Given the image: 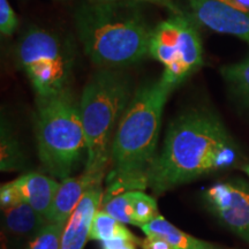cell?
<instances>
[{"mask_svg":"<svg viewBox=\"0 0 249 249\" xmlns=\"http://www.w3.org/2000/svg\"><path fill=\"white\" fill-rule=\"evenodd\" d=\"M240 160V150L219 117L205 108H191L170 124L148 188L161 195L202 177L234 169Z\"/></svg>","mask_w":249,"mask_h":249,"instance_id":"cell-1","label":"cell"},{"mask_svg":"<svg viewBox=\"0 0 249 249\" xmlns=\"http://www.w3.org/2000/svg\"><path fill=\"white\" fill-rule=\"evenodd\" d=\"M174 88L154 81L130 99L114 135L103 201L120 193L144 191L156 160L164 107Z\"/></svg>","mask_w":249,"mask_h":249,"instance_id":"cell-2","label":"cell"},{"mask_svg":"<svg viewBox=\"0 0 249 249\" xmlns=\"http://www.w3.org/2000/svg\"><path fill=\"white\" fill-rule=\"evenodd\" d=\"M75 23L86 54L97 66H129L149 55L152 29L133 1H90L77 9Z\"/></svg>","mask_w":249,"mask_h":249,"instance_id":"cell-3","label":"cell"},{"mask_svg":"<svg viewBox=\"0 0 249 249\" xmlns=\"http://www.w3.org/2000/svg\"><path fill=\"white\" fill-rule=\"evenodd\" d=\"M132 86L124 74L103 68L92 75L80 99V113L87 141L83 174L102 186L108 172L118 124L132 99Z\"/></svg>","mask_w":249,"mask_h":249,"instance_id":"cell-4","label":"cell"},{"mask_svg":"<svg viewBox=\"0 0 249 249\" xmlns=\"http://www.w3.org/2000/svg\"><path fill=\"white\" fill-rule=\"evenodd\" d=\"M35 134L40 164L52 178L64 180L86 165L87 141L80 103L70 90L37 97Z\"/></svg>","mask_w":249,"mask_h":249,"instance_id":"cell-5","label":"cell"},{"mask_svg":"<svg viewBox=\"0 0 249 249\" xmlns=\"http://www.w3.org/2000/svg\"><path fill=\"white\" fill-rule=\"evenodd\" d=\"M15 54L37 97H51L68 90L73 60L68 46L57 35L30 28L18 40Z\"/></svg>","mask_w":249,"mask_h":249,"instance_id":"cell-6","label":"cell"},{"mask_svg":"<svg viewBox=\"0 0 249 249\" xmlns=\"http://www.w3.org/2000/svg\"><path fill=\"white\" fill-rule=\"evenodd\" d=\"M149 55L164 65L160 79L176 88L203 64L200 34L188 18L174 14L152 29Z\"/></svg>","mask_w":249,"mask_h":249,"instance_id":"cell-7","label":"cell"},{"mask_svg":"<svg viewBox=\"0 0 249 249\" xmlns=\"http://www.w3.org/2000/svg\"><path fill=\"white\" fill-rule=\"evenodd\" d=\"M203 200L219 222L249 242V183L241 179L218 181L205 189Z\"/></svg>","mask_w":249,"mask_h":249,"instance_id":"cell-8","label":"cell"},{"mask_svg":"<svg viewBox=\"0 0 249 249\" xmlns=\"http://www.w3.org/2000/svg\"><path fill=\"white\" fill-rule=\"evenodd\" d=\"M59 183L52 177L39 172H28L4 183L0 188L1 208L18 201L27 202L48 219Z\"/></svg>","mask_w":249,"mask_h":249,"instance_id":"cell-9","label":"cell"},{"mask_svg":"<svg viewBox=\"0 0 249 249\" xmlns=\"http://www.w3.org/2000/svg\"><path fill=\"white\" fill-rule=\"evenodd\" d=\"M196 20L209 29L233 35L249 44V12L240 11L220 0H188Z\"/></svg>","mask_w":249,"mask_h":249,"instance_id":"cell-10","label":"cell"},{"mask_svg":"<svg viewBox=\"0 0 249 249\" xmlns=\"http://www.w3.org/2000/svg\"><path fill=\"white\" fill-rule=\"evenodd\" d=\"M101 209L123 224H130L141 229L160 214L155 197L143 191L120 193L103 201Z\"/></svg>","mask_w":249,"mask_h":249,"instance_id":"cell-11","label":"cell"},{"mask_svg":"<svg viewBox=\"0 0 249 249\" xmlns=\"http://www.w3.org/2000/svg\"><path fill=\"white\" fill-rule=\"evenodd\" d=\"M104 191L103 186L93 187L83 196L62 233L60 249H85L90 235L93 217L101 209Z\"/></svg>","mask_w":249,"mask_h":249,"instance_id":"cell-12","label":"cell"},{"mask_svg":"<svg viewBox=\"0 0 249 249\" xmlns=\"http://www.w3.org/2000/svg\"><path fill=\"white\" fill-rule=\"evenodd\" d=\"M97 187L86 174L61 180L50 209L48 222L66 224L89 189Z\"/></svg>","mask_w":249,"mask_h":249,"instance_id":"cell-13","label":"cell"},{"mask_svg":"<svg viewBox=\"0 0 249 249\" xmlns=\"http://www.w3.org/2000/svg\"><path fill=\"white\" fill-rule=\"evenodd\" d=\"M2 216L6 231L18 236L33 238L49 223L43 214L23 201L2 208Z\"/></svg>","mask_w":249,"mask_h":249,"instance_id":"cell-14","label":"cell"},{"mask_svg":"<svg viewBox=\"0 0 249 249\" xmlns=\"http://www.w3.org/2000/svg\"><path fill=\"white\" fill-rule=\"evenodd\" d=\"M141 230L145 235H156L166 240L172 249H223L219 246L201 240L181 231L161 214H158L150 223L142 226Z\"/></svg>","mask_w":249,"mask_h":249,"instance_id":"cell-15","label":"cell"},{"mask_svg":"<svg viewBox=\"0 0 249 249\" xmlns=\"http://www.w3.org/2000/svg\"><path fill=\"white\" fill-rule=\"evenodd\" d=\"M0 170L1 172H15L23 170L27 164L21 143L18 141L7 121L1 118L0 129Z\"/></svg>","mask_w":249,"mask_h":249,"instance_id":"cell-16","label":"cell"},{"mask_svg":"<svg viewBox=\"0 0 249 249\" xmlns=\"http://www.w3.org/2000/svg\"><path fill=\"white\" fill-rule=\"evenodd\" d=\"M119 238L138 239L124 226V224L112 217L107 211L99 209L93 217L89 240L105 242Z\"/></svg>","mask_w":249,"mask_h":249,"instance_id":"cell-17","label":"cell"},{"mask_svg":"<svg viewBox=\"0 0 249 249\" xmlns=\"http://www.w3.org/2000/svg\"><path fill=\"white\" fill-rule=\"evenodd\" d=\"M220 73L236 101L249 111V57L238 64L223 67Z\"/></svg>","mask_w":249,"mask_h":249,"instance_id":"cell-18","label":"cell"},{"mask_svg":"<svg viewBox=\"0 0 249 249\" xmlns=\"http://www.w3.org/2000/svg\"><path fill=\"white\" fill-rule=\"evenodd\" d=\"M65 226L66 224L48 223L31 238L26 249H60Z\"/></svg>","mask_w":249,"mask_h":249,"instance_id":"cell-19","label":"cell"},{"mask_svg":"<svg viewBox=\"0 0 249 249\" xmlns=\"http://www.w3.org/2000/svg\"><path fill=\"white\" fill-rule=\"evenodd\" d=\"M18 18L7 0H0V31L1 35L9 36L17 30Z\"/></svg>","mask_w":249,"mask_h":249,"instance_id":"cell-20","label":"cell"},{"mask_svg":"<svg viewBox=\"0 0 249 249\" xmlns=\"http://www.w3.org/2000/svg\"><path fill=\"white\" fill-rule=\"evenodd\" d=\"M138 239H127V238H119L114 240L101 242L102 249H138L136 245L140 244Z\"/></svg>","mask_w":249,"mask_h":249,"instance_id":"cell-21","label":"cell"},{"mask_svg":"<svg viewBox=\"0 0 249 249\" xmlns=\"http://www.w3.org/2000/svg\"><path fill=\"white\" fill-rule=\"evenodd\" d=\"M91 2H112V1H134V0H89ZM139 1L149 2V4H154L161 6V7L169 9L173 14H181L180 9L174 5L172 0H139Z\"/></svg>","mask_w":249,"mask_h":249,"instance_id":"cell-22","label":"cell"},{"mask_svg":"<svg viewBox=\"0 0 249 249\" xmlns=\"http://www.w3.org/2000/svg\"><path fill=\"white\" fill-rule=\"evenodd\" d=\"M140 245L142 249H172L169 242L156 235H145Z\"/></svg>","mask_w":249,"mask_h":249,"instance_id":"cell-23","label":"cell"},{"mask_svg":"<svg viewBox=\"0 0 249 249\" xmlns=\"http://www.w3.org/2000/svg\"><path fill=\"white\" fill-rule=\"evenodd\" d=\"M232 7L240 9V11L249 12V0H220Z\"/></svg>","mask_w":249,"mask_h":249,"instance_id":"cell-24","label":"cell"},{"mask_svg":"<svg viewBox=\"0 0 249 249\" xmlns=\"http://www.w3.org/2000/svg\"><path fill=\"white\" fill-rule=\"evenodd\" d=\"M242 170H244V172L249 177V164L244 165V166H242Z\"/></svg>","mask_w":249,"mask_h":249,"instance_id":"cell-25","label":"cell"}]
</instances>
